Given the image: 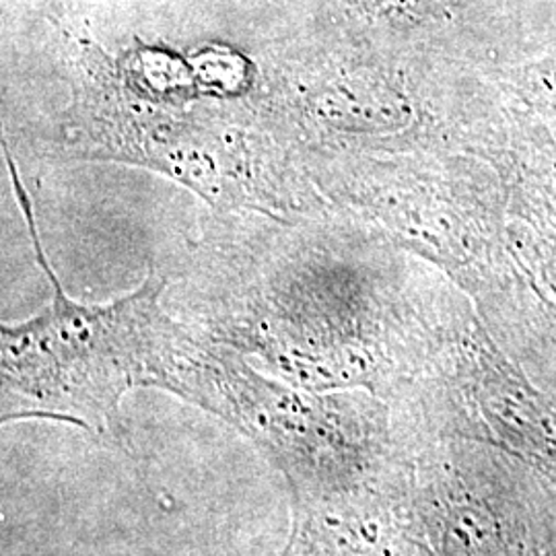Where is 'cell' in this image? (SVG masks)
<instances>
[{"label": "cell", "mask_w": 556, "mask_h": 556, "mask_svg": "<svg viewBox=\"0 0 556 556\" xmlns=\"http://www.w3.org/2000/svg\"><path fill=\"white\" fill-rule=\"evenodd\" d=\"M52 301L38 316L0 330L2 422L56 420L122 443V400L137 388H160L190 400L208 342L192 337L161 307L165 280L155 273L139 291L108 305L68 298L41 250L31 202L7 155Z\"/></svg>", "instance_id": "1"}, {"label": "cell", "mask_w": 556, "mask_h": 556, "mask_svg": "<svg viewBox=\"0 0 556 556\" xmlns=\"http://www.w3.org/2000/svg\"><path fill=\"white\" fill-rule=\"evenodd\" d=\"M406 7H410V9H431V7H443V4H452V2H457V0H402Z\"/></svg>", "instance_id": "2"}]
</instances>
